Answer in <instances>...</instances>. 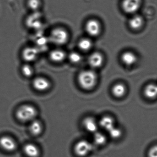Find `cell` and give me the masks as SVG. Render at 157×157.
Masks as SVG:
<instances>
[{"label":"cell","instance_id":"cell-1","mask_svg":"<svg viewBox=\"0 0 157 157\" xmlns=\"http://www.w3.org/2000/svg\"><path fill=\"white\" fill-rule=\"evenodd\" d=\"M37 114L36 108L31 105H24L16 111L17 119L23 122H31L36 119Z\"/></svg>","mask_w":157,"mask_h":157},{"label":"cell","instance_id":"cell-2","mask_svg":"<svg viewBox=\"0 0 157 157\" xmlns=\"http://www.w3.org/2000/svg\"><path fill=\"white\" fill-rule=\"evenodd\" d=\"M79 84L85 90L92 89L96 84L97 76L94 71L86 70L82 71L78 77Z\"/></svg>","mask_w":157,"mask_h":157},{"label":"cell","instance_id":"cell-3","mask_svg":"<svg viewBox=\"0 0 157 157\" xmlns=\"http://www.w3.org/2000/svg\"><path fill=\"white\" fill-rule=\"evenodd\" d=\"M68 34L67 32L61 28L53 29L50 33L49 40L51 43L57 45H62L67 42Z\"/></svg>","mask_w":157,"mask_h":157},{"label":"cell","instance_id":"cell-4","mask_svg":"<svg viewBox=\"0 0 157 157\" xmlns=\"http://www.w3.org/2000/svg\"><path fill=\"white\" fill-rule=\"evenodd\" d=\"M93 148L91 143L86 140H81L77 142L74 147V151L77 156L85 157L89 154Z\"/></svg>","mask_w":157,"mask_h":157},{"label":"cell","instance_id":"cell-5","mask_svg":"<svg viewBox=\"0 0 157 157\" xmlns=\"http://www.w3.org/2000/svg\"><path fill=\"white\" fill-rule=\"evenodd\" d=\"M50 85L51 83L49 81L44 77H36L33 81V87L38 91L44 92L48 90L50 88Z\"/></svg>","mask_w":157,"mask_h":157},{"label":"cell","instance_id":"cell-6","mask_svg":"<svg viewBox=\"0 0 157 157\" xmlns=\"http://www.w3.org/2000/svg\"><path fill=\"white\" fill-rule=\"evenodd\" d=\"M39 50L35 47L25 48L22 52V57L25 61L27 63L35 61L38 57Z\"/></svg>","mask_w":157,"mask_h":157},{"label":"cell","instance_id":"cell-7","mask_svg":"<svg viewBox=\"0 0 157 157\" xmlns=\"http://www.w3.org/2000/svg\"><path fill=\"white\" fill-rule=\"evenodd\" d=\"M141 0H123L122 8L128 13H136L140 7Z\"/></svg>","mask_w":157,"mask_h":157},{"label":"cell","instance_id":"cell-8","mask_svg":"<svg viewBox=\"0 0 157 157\" xmlns=\"http://www.w3.org/2000/svg\"><path fill=\"white\" fill-rule=\"evenodd\" d=\"M0 147L7 151H13L17 148V144L14 139L9 136H3L0 138Z\"/></svg>","mask_w":157,"mask_h":157},{"label":"cell","instance_id":"cell-9","mask_svg":"<svg viewBox=\"0 0 157 157\" xmlns=\"http://www.w3.org/2000/svg\"><path fill=\"white\" fill-rule=\"evenodd\" d=\"M85 29L89 35L95 36L100 33L101 26L99 23L96 20H91L87 22L85 25Z\"/></svg>","mask_w":157,"mask_h":157},{"label":"cell","instance_id":"cell-10","mask_svg":"<svg viewBox=\"0 0 157 157\" xmlns=\"http://www.w3.org/2000/svg\"><path fill=\"white\" fill-rule=\"evenodd\" d=\"M24 153L28 157H38L40 151L36 145L33 143H27L24 147Z\"/></svg>","mask_w":157,"mask_h":157},{"label":"cell","instance_id":"cell-11","mask_svg":"<svg viewBox=\"0 0 157 157\" xmlns=\"http://www.w3.org/2000/svg\"><path fill=\"white\" fill-rule=\"evenodd\" d=\"M103 61V58L100 53L95 52L89 57L88 62L92 67L97 68L101 66Z\"/></svg>","mask_w":157,"mask_h":157},{"label":"cell","instance_id":"cell-12","mask_svg":"<svg viewBox=\"0 0 157 157\" xmlns=\"http://www.w3.org/2000/svg\"><path fill=\"white\" fill-rule=\"evenodd\" d=\"M83 125L86 130L90 133L94 134L98 130V124L93 117L85 118L83 121Z\"/></svg>","mask_w":157,"mask_h":157},{"label":"cell","instance_id":"cell-13","mask_svg":"<svg viewBox=\"0 0 157 157\" xmlns=\"http://www.w3.org/2000/svg\"><path fill=\"white\" fill-rule=\"evenodd\" d=\"M121 60L126 66H131L136 62L137 58L134 53L130 51H127L122 54Z\"/></svg>","mask_w":157,"mask_h":157},{"label":"cell","instance_id":"cell-14","mask_svg":"<svg viewBox=\"0 0 157 157\" xmlns=\"http://www.w3.org/2000/svg\"><path fill=\"white\" fill-rule=\"evenodd\" d=\"M50 60L56 63H59L63 61L66 58V54L60 49H54L50 52L49 55Z\"/></svg>","mask_w":157,"mask_h":157},{"label":"cell","instance_id":"cell-15","mask_svg":"<svg viewBox=\"0 0 157 157\" xmlns=\"http://www.w3.org/2000/svg\"><path fill=\"white\" fill-rule=\"evenodd\" d=\"M29 129L31 133L34 136H39L43 131V124L39 120L34 119L30 122Z\"/></svg>","mask_w":157,"mask_h":157},{"label":"cell","instance_id":"cell-16","mask_svg":"<svg viewBox=\"0 0 157 157\" xmlns=\"http://www.w3.org/2000/svg\"><path fill=\"white\" fill-rule=\"evenodd\" d=\"M99 124L102 128L107 131H109L115 126L113 119L108 116L102 117L99 122Z\"/></svg>","mask_w":157,"mask_h":157},{"label":"cell","instance_id":"cell-17","mask_svg":"<svg viewBox=\"0 0 157 157\" xmlns=\"http://www.w3.org/2000/svg\"><path fill=\"white\" fill-rule=\"evenodd\" d=\"M36 12L37 11L34 12L35 13L29 16L26 21L27 25L31 26L32 28H38L40 27L41 25V22L39 20L41 17L40 13H36Z\"/></svg>","mask_w":157,"mask_h":157},{"label":"cell","instance_id":"cell-18","mask_svg":"<svg viewBox=\"0 0 157 157\" xmlns=\"http://www.w3.org/2000/svg\"><path fill=\"white\" fill-rule=\"evenodd\" d=\"M144 94L147 98L150 99H154L157 96V86L153 84H148L144 89Z\"/></svg>","mask_w":157,"mask_h":157},{"label":"cell","instance_id":"cell-19","mask_svg":"<svg viewBox=\"0 0 157 157\" xmlns=\"http://www.w3.org/2000/svg\"><path fill=\"white\" fill-rule=\"evenodd\" d=\"M126 92V87L122 83H117L114 85L112 89V93L114 96L117 98L123 97Z\"/></svg>","mask_w":157,"mask_h":157},{"label":"cell","instance_id":"cell-20","mask_svg":"<svg viewBox=\"0 0 157 157\" xmlns=\"http://www.w3.org/2000/svg\"><path fill=\"white\" fill-rule=\"evenodd\" d=\"M143 21L142 18L139 15H135L129 21V25L133 30H138L142 26Z\"/></svg>","mask_w":157,"mask_h":157},{"label":"cell","instance_id":"cell-21","mask_svg":"<svg viewBox=\"0 0 157 157\" xmlns=\"http://www.w3.org/2000/svg\"><path fill=\"white\" fill-rule=\"evenodd\" d=\"M93 139L94 143L99 146L104 145L106 142V138L105 135L98 131L94 133Z\"/></svg>","mask_w":157,"mask_h":157},{"label":"cell","instance_id":"cell-22","mask_svg":"<svg viewBox=\"0 0 157 157\" xmlns=\"http://www.w3.org/2000/svg\"><path fill=\"white\" fill-rule=\"evenodd\" d=\"M92 43L90 39L88 38H83L79 41L78 47L83 51H88L91 48Z\"/></svg>","mask_w":157,"mask_h":157},{"label":"cell","instance_id":"cell-23","mask_svg":"<svg viewBox=\"0 0 157 157\" xmlns=\"http://www.w3.org/2000/svg\"><path fill=\"white\" fill-rule=\"evenodd\" d=\"M21 72L23 75L26 78L32 77L34 74V70L30 64H26L24 65L21 67Z\"/></svg>","mask_w":157,"mask_h":157},{"label":"cell","instance_id":"cell-24","mask_svg":"<svg viewBox=\"0 0 157 157\" xmlns=\"http://www.w3.org/2000/svg\"><path fill=\"white\" fill-rule=\"evenodd\" d=\"M42 5L41 0H28V8L33 12L37 11Z\"/></svg>","mask_w":157,"mask_h":157},{"label":"cell","instance_id":"cell-25","mask_svg":"<svg viewBox=\"0 0 157 157\" xmlns=\"http://www.w3.org/2000/svg\"><path fill=\"white\" fill-rule=\"evenodd\" d=\"M108 132L110 137L114 139L119 138L122 134V131L120 130V129L118 128L115 127V126L113 127L112 129H110Z\"/></svg>","mask_w":157,"mask_h":157},{"label":"cell","instance_id":"cell-26","mask_svg":"<svg viewBox=\"0 0 157 157\" xmlns=\"http://www.w3.org/2000/svg\"><path fill=\"white\" fill-rule=\"evenodd\" d=\"M69 58L71 61L74 63H78L82 59L81 56L77 52H72L71 53Z\"/></svg>","mask_w":157,"mask_h":157},{"label":"cell","instance_id":"cell-27","mask_svg":"<svg viewBox=\"0 0 157 157\" xmlns=\"http://www.w3.org/2000/svg\"><path fill=\"white\" fill-rule=\"evenodd\" d=\"M148 157H157V146L151 147L148 152Z\"/></svg>","mask_w":157,"mask_h":157}]
</instances>
